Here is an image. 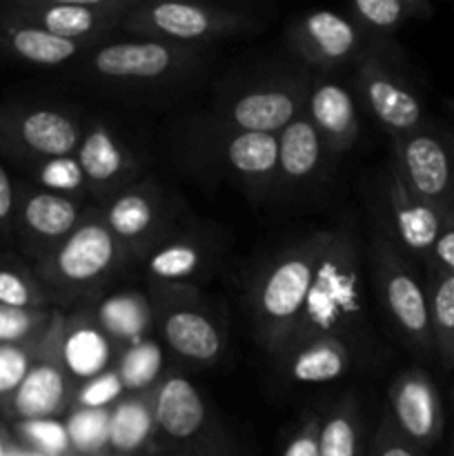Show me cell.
<instances>
[{"mask_svg": "<svg viewBox=\"0 0 454 456\" xmlns=\"http://www.w3.org/2000/svg\"><path fill=\"white\" fill-rule=\"evenodd\" d=\"M374 338L365 310L359 240L350 230H332L305 307L276 361L307 343L336 341L350 350L354 365L372 363Z\"/></svg>", "mask_w": 454, "mask_h": 456, "instance_id": "cell-1", "label": "cell"}, {"mask_svg": "<svg viewBox=\"0 0 454 456\" xmlns=\"http://www.w3.org/2000/svg\"><path fill=\"white\" fill-rule=\"evenodd\" d=\"M132 265L98 205H87L76 230L34 267L53 310L93 305L111 281Z\"/></svg>", "mask_w": 454, "mask_h": 456, "instance_id": "cell-2", "label": "cell"}, {"mask_svg": "<svg viewBox=\"0 0 454 456\" xmlns=\"http://www.w3.org/2000/svg\"><path fill=\"white\" fill-rule=\"evenodd\" d=\"M329 239L332 230H319L289 243L261 267L249 288L254 334L274 359L305 307Z\"/></svg>", "mask_w": 454, "mask_h": 456, "instance_id": "cell-3", "label": "cell"}, {"mask_svg": "<svg viewBox=\"0 0 454 456\" xmlns=\"http://www.w3.org/2000/svg\"><path fill=\"white\" fill-rule=\"evenodd\" d=\"M203 47L163 40L134 38L102 43L85 53L80 74L93 83L120 89H151L174 85L194 74L203 62Z\"/></svg>", "mask_w": 454, "mask_h": 456, "instance_id": "cell-4", "label": "cell"}, {"mask_svg": "<svg viewBox=\"0 0 454 456\" xmlns=\"http://www.w3.org/2000/svg\"><path fill=\"white\" fill-rule=\"evenodd\" d=\"M185 154L200 169L225 174L254 196L274 194L279 136L239 132L216 118L191 125L185 138Z\"/></svg>", "mask_w": 454, "mask_h": 456, "instance_id": "cell-5", "label": "cell"}, {"mask_svg": "<svg viewBox=\"0 0 454 456\" xmlns=\"http://www.w3.org/2000/svg\"><path fill=\"white\" fill-rule=\"evenodd\" d=\"M256 27L258 16L247 7L181 3V0H151V3L138 0L120 29L136 38L203 47L214 40L249 34Z\"/></svg>", "mask_w": 454, "mask_h": 456, "instance_id": "cell-6", "label": "cell"}, {"mask_svg": "<svg viewBox=\"0 0 454 456\" xmlns=\"http://www.w3.org/2000/svg\"><path fill=\"white\" fill-rule=\"evenodd\" d=\"M158 452L176 456H240L225 428L190 379L163 374L154 387Z\"/></svg>", "mask_w": 454, "mask_h": 456, "instance_id": "cell-7", "label": "cell"}, {"mask_svg": "<svg viewBox=\"0 0 454 456\" xmlns=\"http://www.w3.org/2000/svg\"><path fill=\"white\" fill-rule=\"evenodd\" d=\"M369 258L374 289L394 328L414 352L423 356L434 354L426 285L418 281L409 256L399 248L385 225L374 227Z\"/></svg>", "mask_w": 454, "mask_h": 456, "instance_id": "cell-8", "label": "cell"}, {"mask_svg": "<svg viewBox=\"0 0 454 456\" xmlns=\"http://www.w3.org/2000/svg\"><path fill=\"white\" fill-rule=\"evenodd\" d=\"M83 127L74 111L65 107L0 105V156L31 172L49 160L74 156Z\"/></svg>", "mask_w": 454, "mask_h": 456, "instance_id": "cell-9", "label": "cell"}, {"mask_svg": "<svg viewBox=\"0 0 454 456\" xmlns=\"http://www.w3.org/2000/svg\"><path fill=\"white\" fill-rule=\"evenodd\" d=\"M156 328L169 350L199 365H214L225 350V325L209 310L199 288H150Z\"/></svg>", "mask_w": 454, "mask_h": 456, "instance_id": "cell-10", "label": "cell"}, {"mask_svg": "<svg viewBox=\"0 0 454 456\" xmlns=\"http://www.w3.org/2000/svg\"><path fill=\"white\" fill-rule=\"evenodd\" d=\"M136 3L138 0H13L0 4V18L98 47L123 27Z\"/></svg>", "mask_w": 454, "mask_h": 456, "instance_id": "cell-11", "label": "cell"}, {"mask_svg": "<svg viewBox=\"0 0 454 456\" xmlns=\"http://www.w3.org/2000/svg\"><path fill=\"white\" fill-rule=\"evenodd\" d=\"M98 208L132 263L142 261L156 245L178 230L174 199L151 178L132 183Z\"/></svg>", "mask_w": 454, "mask_h": 456, "instance_id": "cell-12", "label": "cell"}, {"mask_svg": "<svg viewBox=\"0 0 454 456\" xmlns=\"http://www.w3.org/2000/svg\"><path fill=\"white\" fill-rule=\"evenodd\" d=\"M87 205L83 196L58 194L31 181H18L12 249L36 265L76 230Z\"/></svg>", "mask_w": 454, "mask_h": 456, "instance_id": "cell-13", "label": "cell"}, {"mask_svg": "<svg viewBox=\"0 0 454 456\" xmlns=\"http://www.w3.org/2000/svg\"><path fill=\"white\" fill-rule=\"evenodd\" d=\"M310 87L312 78L305 74L263 80L223 98L214 118L239 132L279 136L289 123L305 114Z\"/></svg>", "mask_w": 454, "mask_h": 456, "instance_id": "cell-14", "label": "cell"}, {"mask_svg": "<svg viewBox=\"0 0 454 456\" xmlns=\"http://www.w3.org/2000/svg\"><path fill=\"white\" fill-rule=\"evenodd\" d=\"M392 165L409 190L434 208L454 209V134L423 125L408 136L392 138Z\"/></svg>", "mask_w": 454, "mask_h": 456, "instance_id": "cell-15", "label": "cell"}, {"mask_svg": "<svg viewBox=\"0 0 454 456\" xmlns=\"http://www.w3.org/2000/svg\"><path fill=\"white\" fill-rule=\"evenodd\" d=\"M62 319H65V312L56 310L34 365L27 372L25 381L20 383L16 395L9 399V403L0 412L7 419L31 421V419H58L62 414H69L71 403H74L76 383L62 363Z\"/></svg>", "mask_w": 454, "mask_h": 456, "instance_id": "cell-16", "label": "cell"}, {"mask_svg": "<svg viewBox=\"0 0 454 456\" xmlns=\"http://www.w3.org/2000/svg\"><path fill=\"white\" fill-rule=\"evenodd\" d=\"M74 156L83 169L87 194L98 205L109 200L132 183L141 181L145 169L141 156L102 118H92L85 123Z\"/></svg>", "mask_w": 454, "mask_h": 456, "instance_id": "cell-17", "label": "cell"}, {"mask_svg": "<svg viewBox=\"0 0 454 456\" xmlns=\"http://www.w3.org/2000/svg\"><path fill=\"white\" fill-rule=\"evenodd\" d=\"M356 89L374 118L396 136H408L426 125L423 102L417 92L381 58L365 53L356 65Z\"/></svg>", "mask_w": 454, "mask_h": 456, "instance_id": "cell-18", "label": "cell"}, {"mask_svg": "<svg viewBox=\"0 0 454 456\" xmlns=\"http://www.w3.org/2000/svg\"><path fill=\"white\" fill-rule=\"evenodd\" d=\"M368 36L347 16L329 9H316L296 18L288 27V45L305 65L334 69L359 58Z\"/></svg>", "mask_w": 454, "mask_h": 456, "instance_id": "cell-19", "label": "cell"}, {"mask_svg": "<svg viewBox=\"0 0 454 456\" xmlns=\"http://www.w3.org/2000/svg\"><path fill=\"white\" fill-rule=\"evenodd\" d=\"M387 417L396 430L427 452L443 435V403L434 381L421 368H409L394 379L387 392Z\"/></svg>", "mask_w": 454, "mask_h": 456, "instance_id": "cell-20", "label": "cell"}, {"mask_svg": "<svg viewBox=\"0 0 454 456\" xmlns=\"http://www.w3.org/2000/svg\"><path fill=\"white\" fill-rule=\"evenodd\" d=\"M221 249L209 239L207 232H174L156 245L142 261L150 288H174L190 285L199 288L216 267Z\"/></svg>", "mask_w": 454, "mask_h": 456, "instance_id": "cell-21", "label": "cell"}, {"mask_svg": "<svg viewBox=\"0 0 454 456\" xmlns=\"http://www.w3.org/2000/svg\"><path fill=\"white\" fill-rule=\"evenodd\" d=\"M385 199L390 208L387 230L409 258H417L426 265L445 212L414 194L392 163L385 174Z\"/></svg>", "mask_w": 454, "mask_h": 456, "instance_id": "cell-22", "label": "cell"}, {"mask_svg": "<svg viewBox=\"0 0 454 456\" xmlns=\"http://www.w3.org/2000/svg\"><path fill=\"white\" fill-rule=\"evenodd\" d=\"M61 354L67 372L78 387L80 383L114 368L118 350L96 321L93 307L83 305L62 319Z\"/></svg>", "mask_w": 454, "mask_h": 456, "instance_id": "cell-23", "label": "cell"}, {"mask_svg": "<svg viewBox=\"0 0 454 456\" xmlns=\"http://www.w3.org/2000/svg\"><path fill=\"white\" fill-rule=\"evenodd\" d=\"M332 156L325 150L323 138L305 114L298 116L279 134V163H276L274 194L303 190L323 176Z\"/></svg>", "mask_w": 454, "mask_h": 456, "instance_id": "cell-24", "label": "cell"}, {"mask_svg": "<svg viewBox=\"0 0 454 456\" xmlns=\"http://www.w3.org/2000/svg\"><path fill=\"white\" fill-rule=\"evenodd\" d=\"M305 116L323 138L325 150L332 156L345 154L359 138V111L352 94L343 85L325 78H312L305 102Z\"/></svg>", "mask_w": 454, "mask_h": 456, "instance_id": "cell-25", "label": "cell"}, {"mask_svg": "<svg viewBox=\"0 0 454 456\" xmlns=\"http://www.w3.org/2000/svg\"><path fill=\"white\" fill-rule=\"evenodd\" d=\"M92 49L93 45L67 40L38 29V27L20 25V22L0 18V52L16 58V61L40 67H56L62 62L76 61Z\"/></svg>", "mask_w": 454, "mask_h": 456, "instance_id": "cell-26", "label": "cell"}, {"mask_svg": "<svg viewBox=\"0 0 454 456\" xmlns=\"http://www.w3.org/2000/svg\"><path fill=\"white\" fill-rule=\"evenodd\" d=\"M93 314L114 347L120 352L151 337L156 319L150 297L136 289H123L93 303Z\"/></svg>", "mask_w": 454, "mask_h": 456, "instance_id": "cell-27", "label": "cell"}, {"mask_svg": "<svg viewBox=\"0 0 454 456\" xmlns=\"http://www.w3.org/2000/svg\"><path fill=\"white\" fill-rule=\"evenodd\" d=\"M158 439L156 428L154 387L136 395H125L109 410V450L116 456L145 452Z\"/></svg>", "mask_w": 454, "mask_h": 456, "instance_id": "cell-28", "label": "cell"}, {"mask_svg": "<svg viewBox=\"0 0 454 456\" xmlns=\"http://www.w3.org/2000/svg\"><path fill=\"white\" fill-rule=\"evenodd\" d=\"M279 363L285 374L296 383L336 381L354 368L350 350L336 341L307 343L280 356Z\"/></svg>", "mask_w": 454, "mask_h": 456, "instance_id": "cell-29", "label": "cell"}, {"mask_svg": "<svg viewBox=\"0 0 454 456\" xmlns=\"http://www.w3.org/2000/svg\"><path fill=\"white\" fill-rule=\"evenodd\" d=\"M345 16L368 38H387L412 20H426L432 13L427 0H354Z\"/></svg>", "mask_w": 454, "mask_h": 456, "instance_id": "cell-30", "label": "cell"}, {"mask_svg": "<svg viewBox=\"0 0 454 456\" xmlns=\"http://www.w3.org/2000/svg\"><path fill=\"white\" fill-rule=\"evenodd\" d=\"M0 305L22 310H53L34 267L18 254H0Z\"/></svg>", "mask_w": 454, "mask_h": 456, "instance_id": "cell-31", "label": "cell"}, {"mask_svg": "<svg viewBox=\"0 0 454 456\" xmlns=\"http://www.w3.org/2000/svg\"><path fill=\"white\" fill-rule=\"evenodd\" d=\"M426 292L434 352L445 368H454V274L427 270Z\"/></svg>", "mask_w": 454, "mask_h": 456, "instance_id": "cell-32", "label": "cell"}, {"mask_svg": "<svg viewBox=\"0 0 454 456\" xmlns=\"http://www.w3.org/2000/svg\"><path fill=\"white\" fill-rule=\"evenodd\" d=\"M319 456H361V414L354 396H343L320 419Z\"/></svg>", "mask_w": 454, "mask_h": 456, "instance_id": "cell-33", "label": "cell"}, {"mask_svg": "<svg viewBox=\"0 0 454 456\" xmlns=\"http://www.w3.org/2000/svg\"><path fill=\"white\" fill-rule=\"evenodd\" d=\"M127 395L147 392L163 379V352L156 338L147 337L125 347L114 363Z\"/></svg>", "mask_w": 454, "mask_h": 456, "instance_id": "cell-34", "label": "cell"}, {"mask_svg": "<svg viewBox=\"0 0 454 456\" xmlns=\"http://www.w3.org/2000/svg\"><path fill=\"white\" fill-rule=\"evenodd\" d=\"M65 428L74 454L101 456L109 450V410H69Z\"/></svg>", "mask_w": 454, "mask_h": 456, "instance_id": "cell-35", "label": "cell"}, {"mask_svg": "<svg viewBox=\"0 0 454 456\" xmlns=\"http://www.w3.org/2000/svg\"><path fill=\"white\" fill-rule=\"evenodd\" d=\"M45 334L34 338V341L0 346V412L9 403V399L16 395L20 383L25 381L27 372L31 370L40 352V346H43Z\"/></svg>", "mask_w": 454, "mask_h": 456, "instance_id": "cell-36", "label": "cell"}, {"mask_svg": "<svg viewBox=\"0 0 454 456\" xmlns=\"http://www.w3.org/2000/svg\"><path fill=\"white\" fill-rule=\"evenodd\" d=\"M18 441L43 456H69L71 444L65 423L58 419H31L13 423Z\"/></svg>", "mask_w": 454, "mask_h": 456, "instance_id": "cell-37", "label": "cell"}, {"mask_svg": "<svg viewBox=\"0 0 454 456\" xmlns=\"http://www.w3.org/2000/svg\"><path fill=\"white\" fill-rule=\"evenodd\" d=\"M56 310H22L0 305V346L27 343L43 337L52 325Z\"/></svg>", "mask_w": 454, "mask_h": 456, "instance_id": "cell-38", "label": "cell"}, {"mask_svg": "<svg viewBox=\"0 0 454 456\" xmlns=\"http://www.w3.org/2000/svg\"><path fill=\"white\" fill-rule=\"evenodd\" d=\"M31 183L45 187V190L58 191V194L83 196L87 199V183H85L83 169H80L76 156H65V159L49 160V163L38 165L29 172Z\"/></svg>", "mask_w": 454, "mask_h": 456, "instance_id": "cell-39", "label": "cell"}, {"mask_svg": "<svg viewBox=\"0 0 454 456\" xmlns=\"http://www.w3.org/2000/svg\"><path fill=\"white\" fill-rule=\"evenodd\" d=\"M127 395L116 368L80 383L74 392L71 410H111L123 396Z\"/></svg>", "mask_w": 454, "mask_h": 456, "instance_id": "cell-40", "label": "cell"}, {"mask_svg": "<svg viewBox=\"0 0 454 456\" xmlns=\"http://www.w3.org/2000/svg\"><path fill=\"white\" fill-rule=\"evenodd\" d=\"M369 456H426V452L409 444L403 435L394 428L387 412L383 414L377 432H374L372 445H369Z\"/></svg>", "mask_w": 454, "mask_h": 456, "instance_id": "cell-41", "label": "cell"}, {"mask_svg": "<svg viewBox=\"0 0 454 456\" xmlns=\"http://www.w3.org/2000/svg\"><path fill=\"white\" fill-rule=\"evenodd\" d=\"M426 270L454 274V209H448L443 214V223H441L439 236H436L434 248L426 263Z\"/></svg>", "mask_w": 454, "mask_h": 456, "instance_id": "cell-42", "label": "cell"}, {"mask_svg": "<svg viewBox=\"0 0 454 456\" xmlns=\"http://www.w3.org/2000/svg\"><path fill=\"white\" fill-rule=\"evenodd\" d=\"M13 209H16V181L0 165V252L13 245Z\"/></svg>", "mask_w": 454, "mask_h": 456, "instance_id": "cell-43", "label": "cell"}, {"mask_svg": "<svg viewBox=\"0 0 454 456\" xmlns=\"http://www.w3.org/2000/svg\"><path fill=\"white\" fill-rule=\"evenodd\" d=\"M319 414H307L280 456H319Z\"/></svg>", "mask_w": 454, "mask_h": 456, "instance_id": "cell-44", "label": "cell"}, {"mask_svg": "<svg viewBox=\"0 0 454 456\" xmlns=\"http://www.w3.org/2000/svg\"><path fill=\"white\" fill-rule=\"evenodd\" d=\"M9 452H12V435L0 421V456H9Z\"/></svg>", "mask_w": 454, "mask_h": 456, "instance_id": "cell-45", "label": "cell"}, {"mask_svg": "<svg viewBox=\"0 0 454 456\" xmlns=\"http://www.w3.org/2000/svg\"><path fill=\"white\" fill-rule=\"evenodd\" d=\"M147 456H176V454H169V452H154V454H147Z\"/></svg>", "mask_w": 454, "mask_h": 456, "instance_id": "cell-46", "label": "cell"}, {"mask_svg": "<svg viewBox=\"0 0 454 456\" xmlns=\"http://www.w3.org/2000/svg\"><path fill=\"white\" fill-rule=\"evenodd\" d=\"M448 105H450V110H452V111H454V98H452V101H450V102H448Z\"/></svg>", "mask_w": 454, "mask_h": 456, "instance_id": "cell-47", "label": "cell"}]
</instances>
